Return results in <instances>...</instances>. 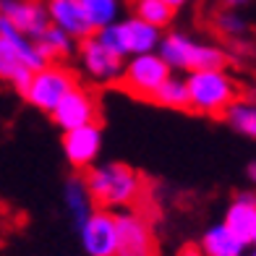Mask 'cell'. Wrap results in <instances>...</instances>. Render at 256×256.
<instances>
[{
    "instance_id": "4316f807",
    "label": "cell",
    "mask_w": 256,
    "mask_h": 256,
    "mask_svg": "<svg viewBox=\"0 0 256 256\" xmlns=\"http://www.w3.org/2000/svg\"><path fill=\"white\" fill-rule=\"evenodd\" d=\"M248 178L256 183V162H251V165H248Z\"/></svg>"
},
{
    "instance_id": "d4e9b609",
    "label": "cell",
    "mask_w": 256,
    "mask_h": 256,
    "mask_svg": "<svg viewBox=\"0 0 256 256\" xmlns=\"http://www.w3.org/2000/svg\"><path fill=\"white\" fill-rule=\"evenodd\" d=\"M178 256H202V251H199V248H196V246H183Z\"/></svg>"
},
{
    "instance_id": "7402d4cb",
    "label": "cell",
    "mask_w": 256,
    "mask_h": 256,
    "mask_svg": "<svg viewBox=\"0 0 256 256\" xmlns=\"http://www.w3.org/2000/svg\"><path fill=\"white\" fill-rule=\"evenodd\" d=\"M152 102L162 104V108H170V110H188V89H186V81L176 74H170L162 86L154 92Z\"/></svg>"
},
{
    "instance_id": "5b68a950",
    "label": "cell",
    "mask_w": 256,
    "mask_h": 256,
    "mask_svg": "<svg viewBox=\"0 0 256 256\" xmlns=\"http://www.w3.org/2000/svg\"><path fill=\"white\" fill-rule=\"evenodd\" d=\"M74 86H78V81H76V74L71 68L60 66V63H48L44 68L32 74L29 84L21 92V97H24L32 108H37V110L50 115L58 108V102H60Z\"/></svg>"
},
{
    "instance_id": "cb8c5ba5",
    "label": "cell",
    "mask_w": 256,
    "mask_h": 256,
    "mask_svg": "<svg viewBox=\"0 0 256 256\" xmlns=\"http://www.w3.org/2000/svg\"><path fill=\"white\" fill-rule=\"evenodd\" d=\"M220 3H222L228 10H236V8H240V6H246L248 0H220Z\"/></svg>"
},
{
    "instance_id": "603a6c76",
    "label": "cell",
    "mask_w": 256,
    "mask_h": 256,
    "mask_svg": "<svg viewBox=\"0 0 256 256\" xmlns=\"http://www.w3.org/2000/svg\"><path fill=\"white\" fill-rule=\"evenodd\" d=\"M217 29L222 34H230V37H238V34L246 32V21H243L236 10H222L217 16Z\"/></svg>"
},
{
    "instance_id": "9a60e30c",
    "label": "cell",
    "mask_w": 256,
    "mask_h": 256,
    "mask_svg": "<svg viewBox=\"0 0 256 256\" xmlns=\"http://www.w3.org/2000/svg\"><path fill=\"white\" fill-rule=\"evenodd\" d=\"M63 206H66V212L74 220L76 228H81L92 217L94 202H92V196H89L84 176H71L66 180V186H63Z\"/></svg>"
},
{
    "instance_id": "ffe728a7",
    "label": "cell",
    "mask_w": 256,
    "mask_h": 256,
    "mask_svg": "<svg viewBox=\"0 0 256 256\" xmlns=\"http://www.w3.org/2000/svg\"><path fill=\"white\" fill-rule=\"evenodd\" d=\"M131 8H134V16L142 18L144 24L154 26V29H168L176 18V10L170 6H165L162 0H131Z\"/></svg>"
},
{
    "instance_id": "44dd1931",
    "label": "cell",
    "mask_w": 256,
    "mask_h": 256,
    "mask_svg": "<svg viewBox=\"0 0 256 256\" xmlns=\"http://www.w3.org/2000/svg\"><path fill=\"white\" fill-rule=\"evenodd\" d=\"M29 78H32V71H26V68L18 63V58L8 48V42L0 40V81H8V84L21 94L24 86L29 84Z\"/></svg>"
},
{
    "instance_id": "83f0119b",
    "label": "cell",
    "mask_w": 256,
    "mask_h": 256,
    "mask_svg": "<svg viewBox=\"0 0 256 256\" xmlns=\"http://www.w3.org/2000/svg\"><path fill=\"white\" fill-rule=\"evenodd\" d=\"M251 246L256 248V222H254V232H251Z\"/></svg>"
},
{
    "instance_id": "8992f818",
    "label": "cell",
    "mask_w": 256,
    "mask_h": 256,
    "mask_svg": "<svg viewBox=\"0 0 256 256\" xmlns=\"http://www.w3.org/2000/svg\"><path fill=\"white\" fill-rule=\"evenodd\" d=\"M115 256H160L152 222L134 209L115 212Z\"/></svg>"
},
{
    "instance_id": "ac0fdd59",
    "label": "cell",
    "mask_w": 256,
    "mask_h": 256,
    "mask_svg": "<svg viewBox=\"0 0 256 256\" xmlns=\"http://www.w3.org/2000/svg\"><path fill=\"white\" fill-rule=\"evenodd\" d=\"M81 8L86 14V21L92 24L94 34L104 26L120 21V10H123V0H78Z\"/></svg>"
},
{
    "instance_id": "9c48e42d",
    "label": "cell",
    "mask_w": 256,
    "mask_h": 256,
    "mask_svg": "<svg viewBox=\"0 0 256 256\" xmlns=\"http://www.w3.org/2000/svg\"><path fill=\"white\" fill-rule=\"evenodd\" d=\"M50 118L63 134L74 131V128L92 126V123H97V118H100L97 97L92 94L89 89H84V86H74L60 102H58V108L50 112Z\"/></svg>"
},
{
    "instance_id": "277c9868",
    "label": "cell",
    "mask_w": 256,
    "mask_h": 256,
    "mask_svg": "<svg viewBox=\"0 0 256 256\" xmlns=\"http://www.w3.org/2000/svg\"><path fill=\"white\" fill-rule=\"evenodd\" d=\"M94 37L104 44L108 50H112L118 58L128 60L134 55H146V52H157V44L162 40V32L144 24L142 18L136 16H128L120 18L115 24L100 29Z\"/></svg>"
},
{
    "instance_id": "f546056e",
    "label": "cell",
    "mask_w": 256,
    "mask_h": 256,
    "mask_svg": "<svg viewBox=\"0 0 256 256\" xmlns=\"http://www.w3.org/2000/svg\"><path fill=\"white\" fill-rule=\"evenodd\" d=\"M251 256H256V248H254V254H251Z\"/></svg>"
},
{
    "instance_id": "8fae6325",
    "label": "cell",
    "mask_w": 256,
    "mask_h": 256,
    "mask_svg": "<svg viewBox=\"0 0 256 256\" xmlns=\"http://www.w3.org/2000/svg\"><path fill=\"white\" fill-rule=\"evenodd\" d=\"M0 18H6L18 34L29 40H40L50 26L48 10L40 0H0Z\"/></svg>"
},
{
    "instance_id": "3957f363",
    "label": "cell",
    "mask_w": 256,
    "mask_h": 256,
    "mask_svg": "<svg viewBox=\"0 0 256 256\" xmlns=\"http://www.w3.org/2000/svg\"><path fill=\"white\" fill-rule=\"evenodd\" d=\"M183 81L188 89V110L202 115H225L238 100V86L228 71H191Z\"/></svg>"
},
{
    "instance_id": "7c38bea8",
    "label": "cell",
    "mask_w": 256,
    "mask_h": 256,
    "mask_svg": "<svg viewBox=\"0 0 256 256\" xmlns=\"http://www.w3.org/2000/svg\"><path fill=\"white\" fill-rule=\"evenodd\" d=\"M81 248L86 256H115V217L108 209H94L92 217L78 228Z\"/></svg>"
},
{
    "instance_id": "e0dca14e",
    "label": "cell",
    "mask_w": 256,
    "mask_h": 256,
    "mask_svg": "<svg viewBox=\"0 0 256 256\" xmlns=\"http://www.w3.org/2000/svg\"><path fill=\"white\" fill-rule=\"evenodd\" d=\"M37 42V50L42 52V58L48 63H58V60H66V58H71L76 52V40H71L66 32L60 29H55V26H48L42 32V37L40 40H34Z\"/></svg>"
},
{
    "instance_id": "30bf717a",
    "label": "cell",
    "mask_w": 256,
    "mask_h": 256,
    "mask_svg": "<svg viewBox=\"0 0 256 256\" xmlns=\"http://www.w3.org/2000/svg\"><path fill=\"white\" fill-rule=\"evenodd\" d=\"M63 154L68 160V165L78 172L94 168L102 154V126L92 123L84 128L66 131L63 134Z\"/></svg>"
},
{
    "instance_id": "5bb4252c",
    "label": "cell",
    "mask_w": 256,
    "mask_h": 256,
    "mask_svg": "<svg viewBox=\"0 0 256 256\" xmlns=\"http://www.w3.org/2000/svg\"><path fill=\"white\" fill-rule=\"evenodd\" d=\"M254 222H256V191H243L230 202L222 225L243 243V246H251Z\"/></svg>"
},
{
    "instance_id": "6da1fadb",
    "label": "cell",
    "mask_w": 256,
    "mask_h": 256,
    "mask_svg": "<svg viewBox=\"0 0 256 256\" xmlns=\"http://www.w3.org/2000/svg\"><path fill=\"white\" fill-rule=\"evenodd\" d=\"M86 188L92 202L102 209H128L142 196L144 180L126 162H104L86 170Z\"/></svg>"
},
{
    "instance_id": "484cf974",
    "label": "cell",
    "mask_w": 256,
    "mask_h": 256,
    "mask_svg": "<svg viewBox=\"0 0 256 256\" xmlns=\"http://www.w3.org/2000/svg\"><path fill=\"white\" fill-rule=\"evenodd\" d=\"M162 3H165V6H170L172 10H178V8H183L186 3H188V0H162Z\"/></svg>"
},
{
    "instance_id": "f1b7e54d",
    "label": "cell",
    "mask_w": 256,
    "mask_h": 256,
    "mask_svg": "<svg viewBox=\"0 0 256 256\" xmlns=\"http://www.w3.org/2000/svg\"><path fill=\"white\" fill-rule=\"evenodd\" d=\"M248 100H251V102H256V92H254V94H251V97H248Z\"/></svg>"
},
{
    "instance_id": "2e32d148",
    "label": "cell",
    "mask_w": 256,
    "mask_h": 256,
    "mask_svg": "<svg viewBox=\"0 0 256 256\" xmlns=\"http://www.w3.org/2000/svg\"><path fill=\"white\" fill-rule=\"evenodd\" d=\"M243 248L246 246L222 222L206 228L202 236V246H199L202 256H243Z\"/></svg>"
},
{
    "instance_id": "4fadbf2b",
    "label": "cell",
    "mask_w": 256,
    "mask_h": 256,
    "mask_svg": "<svg viewBox=\"0 0 256 256\" xmlns=\"http://www.w3.org/2000/svg\"><path fill=\"white\" fill-rule=\"evenodd\" d=\"M44 10H48L50 26L66 32L71 40L81 42L86 37H94V29L86 21V14L78 0H44Z\"/></svg>"
},
{
    "instance_id": "d6986e66",
    "label": "cell",
    "mask_w": 256,
    "mask_h": 256,
    "mask_svg": "<svg viewBox=\"0 0 256 256\" xmlns=\"http://www.w3.org/2000/svg\"><path fill=\"white\" fill-rule=\"evenodd\" d=\"M225 120L230 128H236L238 134H243L246 138L256 142V102L251 100H236L225 110Z\"/></svg>"
},
{
    "instance_id": "52a82bcc",
    "label": "cell",
    "mask_w": 256,
    "mask_h": 256,
    "mask_svg": "<svg viewBox=\"0 0 256 256\" xmlns=\"http://www.w3.org/2000/svg\"><path fill=\"white\" fill-rule=\"evenodd\" d=\"M172 71L168 68V63L162 60L157 52H146V55H134L123 63V74L118 78V84L131 92L134 97L142 100H152L154 92L162 86Z\"/></svg>"
},
{
    "instance_id": "7a4b0ae2",
    "label": "cell",
    "mask_w": 256,
    "mask_h": 256,
    "mask_svg": "<svg viewBox=\"0 0 256 256\" xmlns=\"http://www.w3.org/2000/svg\"><path fill=\"white\" fill-rule=\"evenodd\" d=\"M157 55L168 63L170 71H225L228 52L217 44H206L188 37L183 32L162 34L157 44Z\"/></svg>"
},
{
    "instance_id": "ba28073f",
    "label": "cell",
    "mask_w": 256,
    "mask_h": 256,
    "mask_svg": "<svg viewBox=\"0 0 256 256\" xmlns=\"http://www.w3.org/2000/svg\"><path fill=\"white\" fill-rule=\"evenodd\" d=\"M78 63L84 68V74L97 81V84H118L123 74V58H118L112 50H108L97 37H86L76 44Z\"/></svg>"
}]
</instances>
